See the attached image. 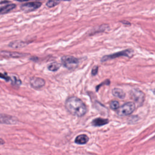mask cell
Masks as SVG:
<instances>
[{
  "instance_id": "1",
  "label": "cell",
  "mask_w": 155,
  "mask_h": 155,
  "mask_svg": "<svg viewBox=\"0 0 155 155\" xmlns=\"http://www.w3.org/2000/svg\"><path fill=\"white\" fill-rule=\"evenodd\" d=\"M65 108L71 114L78 117L83 116L87 113V107L82 101L77 97H70L65 101Z\"/></svg>"
},
{
  "instance_id": "2",
  "label": "cell",
  "mask_w": 155,
  "mask_h": 155,
  "mask_svg": "<svg viewBox=\"0 0 155 155\" xmlns=\"http://www.w3.org/2000/svg\"><path fill=\"white\" fill-rule=\"evenodd\" d=\"M62 65L68 69H74L79 64V59L72 56H64L61 58Z\"/></svg>"
},
{
  "instance_id": "3",
  "label": "cell",
  "mask_w": 155,
  "mask_h": 155,
  "mask_svg": "<svg viewBox=\"0 0 155 155\" xmlns=\"http://www.w3.org/2000/svg\"><path fill=\"white\" fill-rule=\"evenodd\" d=\"M136 105L134 102H129L124 104L117 109V114L120 116H125L131 114L135 110Z\"/></svg>"
},
{
  "instance_id": "4",
  "label": "cell",
  "mask_w": 155,
  "mask_h": 155,
  "mask_svg": "<svg viewBox=\"0 0 155 155\" xmlns=\"http://www.w3.org/2000/svg\"><path fill=\"white\" fill-rule=\"evenodd\" d=\"M131 97L139 105H142L145 100L144 93L137 88H134L131 90L130 93Z\"/></svg>"
},
{
  "instance_id": "5",
  "label": "cell",
  "mask_w": 155,
  "mask_h": 155,
  "mask_svg": "<svg viewBox=\"0 0 155 155\" xmlns=\"http://www.w3.org/2000/svg\"><path fill=\"white\" fill-rule=\"evenodd\" d=\"M41 5V3L39 2H31L22 4L21 6V8L25 12H30L38 9Z\"/></svg>"
},
{
  "instance_id": "6",
  "label": "cell",
  "mask_w": 155,
  "mask_h": 155,
  "mask_svg": "<svg viewBox=\"0 0 155 155\" xmlns=\"http://www.w3.org/2000/svg\"><path fill=\"white\" fill-rule=\"evenodd\" d=\"M131 52H132V50H131L130 49H128V50H124V51H122L115 53L113 54L106 55V56H104V57H102V58L101 59V61L104 62V61H108L109 59H114L117 57L122 56H128L129 57L130 54L131 53Z\"/></svg>"
},
{
  "instance_id": "7",
  "label": "cell",
  "mask_w": 155,
  "mask_h": 155,
  "mask_svg": "<svg viewBox=\"0 0 155 155\" xmlns=\"http://www.w3.org/2000/svg\"><path fill=\"white\" fill-rule=\"evenodd\" d=\"M30 84L33 88L39 89L45 85V82L44 79L42 78L38 77H33L30 79Z\"/></svg>"
},
{
  "instance_id": "8",
  "label": "cell",
  "mask_w": 155,
  "mask_h": 155,
  "mask_svg": "<svg viewBox=\"0 0 155 155\" xmlns=\"http://www.w3.org/2000/svg\"><path fill=\"white\" fill-rule=\"evenodd\" d=\"M18 122V119L14 116L0 113V124H15Z\"/></svg>"
},
{
  "instance_id": "9",
  "label": "cell",
  "mask_w": 155,
  "mask_h": 155,
  "mask_svg": "<svg viewBox=\"0 0 155 155\" xmlns=\"http://www.w3.org/2000/svg\"><path fill=\"white\" fill-rule=\"evenodd\" d=\"M0 54L4 57L8 58H22L27 56V54L21 53L15 51H1Z\"/></svg>"
},
{
  "instance_id": "10",
  "label": "cell",
  "mask_w": 155,
  "mask_h": 155,
  "mask_svg": "<svg viewBox=\"0 0 155 155\" xmlns=\"http://www.w3.org/2000/svg\"><path fill=\"white\" fill-rule=\"evenodd\" d=\"M88 139H89V138L87 135L80 134L76 137L74 142L77 144L83 145V144H85L86 143H87V142L88 141Z\"/></svg>"
},
{
  "instance_id": "11",
  "label": "cell",
  "mask_w": 155,
  "mask_h": 155,
  "mask_svg": "<svg viewBox=\"0 0 155 155\" xmlns=\"http://www.w3.org/2000/svg\"><path fill=\"white\" fill-rule=\"evenodd\" d=\"M108 123V120L107 119H103V118H96L95 119H94L92 121V125L93 126L95 127H100V126H102L104 125L107 124Z\"/></svg>"
},
{
  "instance_id": "12",
  "label": "cell",
  "mask_w": 155,
  "mask_h": 155,
  "mask_svg": "<svg viewBox=\"0 0 155 155\" xmlns=\"http://www.w3.org/2000/svg\"><path fill=\"white\" fill-rule=\"evenodd\" d=\"M112 93L114 96H116L119 99H124L125 96V93L124 91V90H122V89L119 88H115L113 89Z\"/></svg>"
},
{
  "instance_id": "13",
  "label": "cell",
  "mask_w": 155,
  "mask_h": 155,
  "mask_svg": "<svg viewBox=\"0 0 155 155\" xmlns=\"http://www.w3.org/2000/svg\"><path fill=\"white\" fill-rule=\"evenodd\" d=\"M28 44L27 42L21 41H15L11 42L9 44V47H12V48H21V47H24L25 45Z\"/></svg>"
},
{
  "instance_id": "14",
  "label": "cell",
  "mask_w": 155,
  "mask_h": 155,
  "mask_svg": "<svg viewBox=\"0 0 155 155\" xmlns=\"http://www.w3.org/2000/svg\"><path fill=\"white\" fill-rule=\"evenodd\" d=\"M16 7V5L14 4H10L5 6L0 7V14L7 13Z\"/></svg>"
},
{
  "instance_id": "15",
  "label": "cell",
  "mask_w": 155,
  "mask_h": 155,
  "mask_svg": "<svg viewBox=\"0 0 155 155\" xmlns=\"http://www.w3.org/2000/svg\"><path fill=\"white\" fill-rule=\"evenodd\" d=\"M60 66H61L60 64L54 62L50 63V64L48 65L47 68H48V69L50 71H57L58 70H59V68H60Z\"/></svg>"
},
{
  "instance_id": "16",
  "label": "cell",
  "mask_w": 155,
  "mask_h": 155,
  "mask_svg": "<svg viewBox=\"0 0 155 155\" xmlns=\"http://www.w3.org/2000/svg\"><path fill=\"white\" fill-rule=\"evenodd\" d=\"M10 79H11V81H12V84L14 85L19 86L22 83L20 79L17 76H12V77H10Z\"/></svg>"
},
{
  "instance_id": "17",
  "label": "cell",
  "mask_w": 155,
  "mask_h": 155,
  "mask_svg": "<svg viewBox=\"0 0 155 155\" xmlns=\"http://www.w3.org/2000/svg\"><path fill=\"white\" fill-rule=\"evenodd\" d=\"M110 107L112 110H117L119 108V103L117 101H112L110 104Z\"/></svg>"
},
{
  "instance_id": "18",
  "label": "cell",
  "mask_w": 155,
  "mask_h": 155,
  "mask_svg": "<svg viewBox=\"0 0 155 155\" xmlns=\"http://www.w3.org/2000/svg\"><path fill=\"white\" fill-rule=\"evenodd\" d=\"M59 3V1L56 0H50L47 3V6L48 7H53Z\"/></svg>"
},
{
  "instance_id": "19",
  "label": "cell",
  "mask_w": 155,
  "mask_h": 155,
  "mask_svg": "<svg viewBox=\"0 0 155 155\" xmlns=\"http://www.w3.org/2000/svg\"><path fill=\"white\" fill-rule=\"evenodd\" d=\"M0 78H2L4 80H5L6 81H8L10 79V77L8 76L7 75V74H2L1 73H0Z\"/></svg>"
},
{
  "instance_id": "20",
  "label": "cell",
  "mask_w": 155,
  "mask_h": 155,
  "mask_svg": "<svg viewBox=\"0 0 155 155\" xmlns=\"http://www.w3.org/2000/svg\"><path fill=\"white\" fill-rule=\"evenodd\" d=\"M97 71H98V67H97V66L94 67L92 69V71H91V74H92V75H93V76L96 75V74L97 73Z\"/></svg>"
},
{
  "instance_id": "21",
  "label": "cell",
  "mask_w": 155,
  "mask_h": 155,
  "mask_svg": "<svg viewBox=\"0 0 155 155\" xmlns=\"http://www.w3.org/2000/svg\"><path fill=\"white\" fill-rule=\"evenodd\" d=\"M106 82H107V81L104 82H102V84H101L100 85H99L98 86H97V87H96V90L97 91V90H98V89L100 88V87H101V85H104V84H110V82H107V83H106Z\"/></svg>"
},
{
  "instance_id": "22",
  "label": "cell",
  "mask_w": 155,
  "mask_h": 155,
  "mask_svg": "<svg viewBox=\"0 0 155 155\" xmlns=\"http://www.w3.org/2000/svg\"><path fill=\"white\" fill-rule=\"evenodd\" d=\"M4 143H5L4 140L0 138V145H3V144H4Z\"/></svg>"
},
{
  "instance_id": "23",
  "label": "cell",
  "mask_w": 155,
  "mask_h": 155,
  "mask_svg": "<svg viewBox=\"0 0 155 155\" xmlns=\"http://www.w3.org/2000/svg\"><path fill=\"white\" fill-rule=\"evenodd\" d=\"M18 1H20V2H24V1H28V0H16Z\"/></svg>"
}]
</instances>
